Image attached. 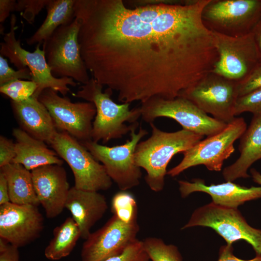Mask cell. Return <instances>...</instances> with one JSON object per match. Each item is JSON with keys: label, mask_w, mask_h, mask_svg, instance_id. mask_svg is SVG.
Here are the masks:
<instances>
[{"label": "cell", "mask_w": 261, "mask_h": 261, "mask_svg": "<svg viewBox=\"0 0 261 261\" xmlns=\"http://www.w3.org/2000/svg\"><path fill=\"white\" fill-rule=\"evenodd\" d=\"M219 255L218 261H261V255H257L255 258L249 260H243L237 258L233 254L232 245L229 244L220 248Z\"/></svg>", "instance_id": "obj_36"}, {"label": "cell", "mask_w": 261, "mask_h": 261, "mask_svg": "<svg viewBox=\"0 0 261 261\" xmlns=\"http://www.w3.org/2000/svg\"><path fill=\"white\" fill-rule=\"evenodd\" d=\"M202 19L211 30L231 36L252 32L261 19V0H211Z\"/></svg>", "instance_id": "obj_11"}, {"label": "cell", "mask_w": 261, "mask_h": 261, "mask_svg": "<svg viewBox=\"0 0 261 261\" xmlns=\"http://www.w3.org/2000/svg\"><path fill=\"white\" fill-rule=\"evenodd\" d=\"M58 93L46 88L38 98L48 110L58 130L66 132L81 142L92 140V121L96 115L94 103L72 102Z\"/></svg>", "instance_id": "obj_13"}, {"label": "cell", "mask_w": 261, "mask_h": 261, "mask_svg": "<svg viewBox=\"0 0 261 261\" xmlns=\"http://www.w3.org/2000/svg\"><path fill=\"white\" fill-rule=\"evenodd\" d=\"M250 173L253 181L261 185V174L255 169H251L250 170Z\"/></svg>", "instance_id": "obj_40"}, {"label": "cell", "mask_w": 261, "mask_h": 261, "mask_svg": "<svg viewBox=\"0 0 261 261\" xmlns=\"http://www.w3.org/2000/svg\"><path fill=\"white\" fill-rule=\"evenodd\" d=\"M247 128L243 117H235L220 131L207 136L182 153L180 162L167 174L174 177L187 169L203 165L210 171L221 170L225 160L234 152L233 144L241 137Z\"/></svg>", "instance_id": "obj_7"}, {"label": "cell", "mask_w": 261, "mask_h": 261, "mask_svg": "<svg viewBox=\"0 0 261 261\" xmlns=\"http://www.w3.org/2000/svg\"><path fill=\"white\" fill-rule=\"evenodd\" d=\"M138 126V122L134 123L130 132V139L120 145L107 146L92 140L81 142L104 166L109 177L121 190L126 191L138 186L142 175L141 168L135 163L134 152L137 144L148 131L141 127L136 132Z\"/></svg>", "instance_id": "obj_4"}, {"label": "cell", "mask_w": 261, "mask_h": 261, "mask_svg": "<svg viewBox=\"0 0 261 261\" xmlns=\"http://www.w3.org/2000/svg\"><path fill=\"white\" fill-rule=\"evenodd\" d=\"M44 218L37 206L9 202L0 205V238L19 248L38 238Z\"/></svg>", "instance_id": "obj_16"}, {"label": "cell", "mask_w": 261, "mask_h": 261, "mask_svg": "<svg viewBox=\"0 0 261 261\" xmlns=\"http://www.w3.org/2000/svg\"><path fill=\"white\" fill-rule=\"evenodd\" d=\"M238 97V82L211 72L180 97L190 100L206 114L228 124L235 118Z\"/></svg>", "instance_id": "obj_14"}, {"label": "cell", "mask_w": 261, "mask_h": 261, "mask_svg": "<svg viewBox=\"0 0 261 261\" xmlns=\"http://www.w3.org/2000/svg\"><path fill=\"white\" fill-rule=\"evenodd\" d=\"M261 87V62H259L245 79L238 83V96H242Z\"/></svg>", "instance_id": "obj_33"}, {"label": "cell", "mask_w": 261, "mask_h": 261, "mask_svg": "<svg viewBox=\"0 0 261 261\" xmlns=\"http://www.w3.org/2000/svg\"><path fill=\"white\" fill-rule=\"evenodd\" d=\"M32 73L25 68L14 70L9 66L7 60L0 56V86L17 80H31Z\"/></svg>", "instance_id": "obj_31"}, {"label": "cell", "mask_w": 261, "mask_h": 261, "mask_svg": "<svg viewBox=\"0 0 261 261\" xmlns=\"http://www.w3.org/2000/svg\"><path fill=\"white\" fill-rule=\"evenodd\" d=\"M111 211L121 220L129 223L137 220L138 205L134 196L126 191L116 193L111 202Z\"/></svg>", "instance_id": "obj_27"}, {"label": "cell", "mask_w": 261, "mask_h": 261, "mask_svg": "<svg viewBox=\"0 0 261 261\" xmlns=\"http://www.w3.org/2000/svg\"><path fill=\"white\" fill-rule=\"evenodd\" d=\"M108 207L106 198L98 191L70 188L65 208L78 225L81 237L86 240L94 224L100 220Z\"/></svg>", "instance_id": "obj_19"}, {"label": "cell", "mask_w": 261, "mask_h": 261, "mask_svg": "<svg viewBox=\"0 0 261 261\" xmlns=\"http://www.w3.org/2000/svg\"><path fill=\"white\" fill-rule=\"evenodd\" d=\"M10 202L7 180L0 172V205Z\"/></svg>", "instance_id": "obj_38"}, {"label": "cell", "mask_w": 261, "mask_h": 261, "mask_svg": "<svg viewBox=\"0 0 261 261\" xmlns=\"http://www.w3.org/2000/svg\"><path fill=\"white\" fill-rule=\"evenodd\" d=\"M49 145L71 168L76 188L99 191L111 188L113 181L105 167L81 142L66 132L58 131Z\"/></svg>", "instance_id": "obj_6"}, {"label": "cell", "mask_w": 261, "mask_h": 261, "mask_svg": "<svg viewBox=\"0 0 261 261\" xmlns=\"http://www.w3.org/2000/svg\"><path fill=\"white\" fill-rule=\"evenodd\" d=\"M16 23V17L12 14L10 17V30L5 34L4 41L0 43V55L7 58L18 69H29L32 73L31 81L37 85L32 96L38 98L42 92L48 88L65 96L70 91L69 86L75 87L76 82L71 78H56L52 75L46 61L45 52L40 48L41 44H37L33 52L22 47L20 40L15 38Z\"/></svg>", "instance_id": "obj_5"}, {"label": "cell", "mask_w": 261, "mask_h": 261, "mask_svg": "<svg viewBox=\"0 0 261 261\" xmlns=\"http://www.w3.org/2000/svg\"><path fill=\"white\" fill-rule=\"evenodd\" d=\"M197 226L213 229L227 244L245 240L251 245L257 255H261V230L251 227L237 209L211 202L196 209L181 229Z\"/></svg>", "instance_id": "obj_10"}, {"label": "cell", "mask_w": 261, "mask_h": 261, "mask_svg": "<svg viewBox=\"0 0 261 261\" xmlns=\"http://www.w3.org/2000/svg\"><path fill=\"white\" fill-rule=\"evenodd\" d=\"M252 33L258 52L259 62H261V19L254 28Z\"/></svg>", "instance_id": "obj_39"}, {"label": "cell", "mask_w": 261, "mask_h": 261, "mask_svg": "<svg viewBox=\"0 0 261 261\" xmlns=\"http://www.w3.org/2000/svg\"><path fill=\"white\" fill-rule=\"evenodd\" d=\"M75 0H49L46 6L47 14L35 33L26 40L29 45L41 44L48 40L60 26L72 22L75 18Z\"/></svg>", "instance_id": "obj_24"}, {"label": "cell", "mask_w": 261, "mask_h": 261, "mask_svg": "<svg viewBox=\"0 0 261 261\" xmlns=\"http://www.w3.org/2000/svg\"><path fill=\"white\" fill-rule=\"evenodd\" d=\"M16 1L0 0V22L3 23L9 17L11 12L15 11Z\"/></svg>", "instance_id": "obj_37"}, {"label": "cell", "mask_w": 261, "mask_h": 261, "mask_svg": "<svg viewBox=\"0 0 261 261\" xmlns=\"http://www.w3.org/2000/svg\"><path fill=\"white\" fill-rule=\"evenodd\" d=\"M37 88L31 80H17L0 86V92L15 102L25 101L32 97Z\"/></svg>", "instance_id": "obj_28"}, {"label": "cell", "mask_w": 261, "mask_h": 261, "mask_svg": "<svg viewBox=\"0 0 261 261\" xmlns=\"http://www.w3.org/2000/svg\"><path fill=\"white\" fill-rule=\"evenodd\" d=\"M49 0H18L15 11L23 12V17L29 23H32L35 16L47 5Z\"/></svg>", "instance_id": "obj_32"}, {"label": "cell", "mask_w": 261, "mask_h": 261, "mask_svg": "<svg viewBox=\"0 0 261 261\" xmlns=\"http://www.w3.org/2000/svg\"><path fill=\"white\" fill-rule=\"evenodd\" d=\"M210 1L130 8L122 0H75L78 41L92 78L123 103L180 97L218 59L202 19Z\"/></svg>", "instance_id": "obj_1"}, {"label": "cell", "mask_w": 261, "mask_h": 261, "mask_svg": "<svg viewBox=\"0 0 261 261\" xmlns=\"http://www.w3.org/2000/svg\"><path fill=\"white\" fill-rule=\"evenodd\" d=\"M12 134L15 140L16 155L12 163L21 164L30 171L44 165L63 163V160L44 141L19 128H14Z\"/></svg>", "instance_id": "obj_22"}, {"label": "cell", "mask_w": 261, "mask_h": 261, "mask_svg": "<svg viewBox=\"0 0 261 261\" xmlns=\"http://www.w3.org/2000/svg\"><path fill=\"white\" fill-rule=\"evenodd\" d=\"M0 172L7 182L11 203L17 204H40L36 195L31 171L22 165L11 163L2 168Z\"/></svg>", "instance_id": "obj_23"}, {"label": "cell", "mask_w": 261, "mask_h": 261, "mask_svg": "<svg viewBox=\"0 0 261 261\" xmlns=\"http://www.w3.org/2000/svg\"><path fill=\"white\" fill-rule=\"evenodd\" d=\"M79 22L75 17L69 24L58 27L43 43V49L52 75L56 78H71L87 84L90 80L82 58L78 41Z\"/></svg>", "instance_id": "obj_8"}, {"label": "cell", "mask_w": 261, "mask_h": 261, "mask_svg": "<svg viewBox=\"0 0 261 261\" xmlns=\"http://www.w3.org/2000/svg\"><path fill=\"white\" fill-rule=\"evenodd\" d=\"M143 242L145 249L152 261H182L177 247L165 244L160 238L149 237Z\"/></svg>", "instance_id": "obj_26"}, {"label": "cell", "mask_w": 261, "mask_h": 261, "mask_svg": "<svg viewBox=\"0 0 261 261\" xmlns=\"http://www.w3.org/2000/svg\"><path fill=\"white\" fill-rule=\"evenodd\" d=\"M149 257L145 249L143 241L137 239L121 253L103 261H149Z\"/></svg>", "instance_id": "obj_30"}, {"label": "cell", "mask_w": 261, "mask_h": 261, "mask_svg": "<svg viewBox=\"0 0 261 261\" xmlns=\"http://www.w3.org/2000/svg\"><path fill=\"white\" fill-rule=\"evenodd\" d=\"M11 106L22 130L50 144L58 130L48 110L38 98L32 96L21 102L11 101Z\"/></svg>", "instance_id": "obj_20"}, {"label": "cell", "mask_w": 261, "mask_h": 261, "mask_svg": "<svg viewBox=\"0 0 261 261\" xmlns=\"http://www.w3.org/2000/svg\"><path fill=\"white\" fill-rule=\"evenodd\" d=\"M16 155L15 143L7 137L0 136V168L12 162Z\"/></svg>", "instance_id": "obj_34"}, {"label": "cell", "mask_w": 261, "mask_h": 261, "mask_svg": "<svg viewBox=\"0 0 261 261\" xmlns=\"http://www.w3.org/2000/svg\"><path fill=\"white\" fill-rule=\"evenodd\" d=\"M240 139V156L223 171V177L227 181L249 177L247 170L261 159V112L253 115L249 126Z\"/></svg>", "instance_id": "obj_21"}, {"label": "cell", "mask_w": 261, "mask_h": 261, "mask_svg": "<svg viewBox=\"0 0 261 261\" xmlns=\"http://www.w3.org/2000/svg\"><path fill=\"white\" fill-rule=\"evenodd\" d=\"M152 134L145 140L140 141L134 152L136 164L146 172L145 180L151 190L161 191L165 185L167 167L172 158L191 148L203 136L182 129L166 132L149 123Z\"/></svg>", "instance_id": "obj_2"}, {"label": "cell", "mask_w": 261, "mask_h": 261, "mask_svg": "<svg viewBox=\"0 0 261 261\" xmlns=\"http://www.w3.org/2000/svg\"><path fill=\"white\" fill-rule=\"evenodd\" d=\"M18 248L0 238V261H19Z\"/></svg>", "instance_id": "obj_35"}, {"label": "cell", "mask_w": 261, "mask_h": 261, "mask_svg": "<svg viewBox=\"0 0 261 261\" xmlns=\"http://www.w3.org/2000/svg\"><path fill=\"white\" fill-rule=\"evenodd\" d=\"M31 173L36 195L47 218L57 217L65 208L70 189L65 169L60 165L50 164Z\"/></svg>", "instance_id": "obj_17"}, {"label": "cell", "mask_w": 261, "mask_h": 261, "mask_svg": "<svg viewBox=\"0 0 261 261\" xmlns=\"http://www.w3.org/2000/svg\"><path fill=\"white\" fill-rule=\"evenodd\" d=\"M53 238L44 250L45 257L58 260L68 256L81 237L79 228L72 217L67 218L53 230Z\"/></svg>", "instance_id": "obj_25"}, {"label": "cell", "mask_w": 261, "mask_h": 261, "mask_svg": "<svg viewBox=\"0 0 261 261\" xmlns=\"http://www.w3.org/2000/svg\"><path fill=\"white\" fill-rule=\"evenodd\" d=\"M139 230L137 220L127 223L113 215L85 240L81 250L82 261H103L121 253L137 239Z\"/></svg>", "instance_id": "obj_15"}, {"label": "cell", "mask_w": 261, "mask_h": 261, "mask_svg": "<svg viewBox=\"0 0 261 261\" xmlns=\"http://www.w3.org/2000/svg\"><path fill=\"white\" fill-rule=\"evenodd\" d=\"M178 183L182 198L194 192H203L211 196L213 203L232 208L237 209L246 201L261 198V187L246 188L231 181L207 186L200 178L192 182L179 180Z\"/></svg>", "instance_id": "obj_18"}, {"label": "cell", "mask_w": 261, "mask_h": 261, "mask_svg": "<svg viewBox=\"0 0 261 261\" xmlns=\"http://www.w3.org/2000/svg\"><path fill=\"white\" fill-rule=\"evenodd\" d=\"M246 112L253 115L261 112V87L237 98L234 108L235 116Z\"/></svg>", "instance_id": "obj_29"}, {"label": "cell", "mask_w": 261, "mask_h": 261, "mask_svg": "<svg viewBox=\"0 0 261 261\" xmlns=\"http://www.w3.org/2000/svg\"><path fill=\"white\" fill-rule=\"evenodd\" d=\"M142 119L152 123L160 117L175 120L183 129L209 136L222 130L227 125L211 117L190 100L178 97L172 100L151 99L140 107Z\"/></svg>", "instance_id": "obj_9"}, {"label": "cell", "mask_w": 261, "mask_h": 261, "mask_svg": "<svg viewBox=\"0 0 261 261\" xmlns=\"http://www.w3.org/2000/svg\"><path fill=\"white\" fill-rule=\"evenodd\" d=\"M91 77L73 96L94 103L96 115L93 122L92 140L103 144L122 138L130 133L134 123L141 116L140 108L130 109V103L118 104L111 96L112 91Z\"/></svg>", "instance_id": "obj_3"}, {"label": "cell", "mask_w": 261, "mask_h": 261, "mask_svg": "<svg viewBox=\"0 0 261 261\" xmlns=\"http://www.w3.org/2000/svg\"><path fill=\"white\" fill-rule=\"evenodd\" d=\"M218 54L212 73L240 82L260 62L252 32L241 36H231L212 30Z\"/></svg>", "instance_id": "obj_12"}]
</instances>
